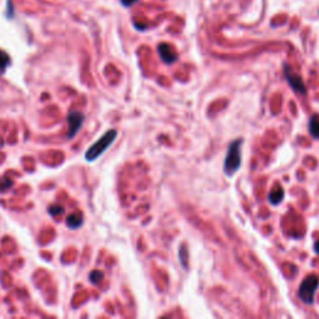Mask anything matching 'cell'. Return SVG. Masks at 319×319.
Returning <instances> with one entry per match:
<instances>
[{
    "label": "cell",
    "instance_id": "obj_1",
    "mask_svg": "<svg viewBox=\"0 0 319 319\" xmlns=\"http://www.w3.org/2000/svg\"><path fill=\"white\" fill-rule=\"evenodd\" d=\"M116 136H118V131H116V130H109V131L106 132V134H103L94 145L90 146L89 150L85 153V158H86L87 161H94V160L100 157V156L113 145Z\"/></svg>",
    "mask_w": 319,
    "mask_h": 319
},
{
    "label": "cell",
    "instance_id": "obj_2",
    "mask_svg": "<svg viewBox=\"0 0 319 319\" xmlns=\"http://www.w3.org/2000/svg\"><path fill=\"white\" fill-rule=\"evenodd\" d=\"M241 145L242 139H237L232 141L230 146H228L225 166H223V170H225L226 175H228V176L235 174L239 169V166H241Z\"/></svg>",
    "mask_w": 319,
    "mask_h": 319
},
{
    "label": "cell",
    "instance_id": "obj_3",
    "mask_svg": "<svg viewBox=\"0 0 319 319\" xmlns=\"http://www.w3.org/2000/svg\"><path fill=\"white\" fill-rule=\"evenodd\" d=\"M319 286V278L315 275H310L303 279L302 284L299 287L298 297L305 304H313L314 296Z\"/></svg>",
    "mask_w": 319,
    "mask_h": 319
},
{
    "label": "cell",
    "instance_id": "obj_4",
    "mask_svg": "<svg viewBox=\"0 0 319 319\" xmlns=\"http://www.w3.org/2000/svg\"><path fill=\"white\" fill-rule=\"evenodd\" d=\"M284 76H286L287 81L291 85L292 89L296 92H299V94H305V85L303 82V80L298 74L293 73V70L291 69V66H288L286 64L284 65Z\"/></svg>",
    "mask_w": 319,
    "mask_h": 319
},
{
    "label": "cell",
    "instance_id": "obj_5",
    "mask_svg": "<svg viewBox=\"0 0 319 319\" xmlns=\"http://www.w3.org/2000/svg\"><path fill=\"white\" fill-rule=\"evenodd\" d=\"M85 116L84 114L79 113V111H71L68 116V137L75 136L78 131L81 129L82 124H84Z\"/></svg>",
    "mask_w": 319,
    "mask_h": 319
},
{
    "label": "cell",
    "instance_id": "obj_6",
    "mask_svg": "<svg viewBox=\"0 0 319 319\" xmlns=\"http://www.w3.org/2000/svg\"><path fill=\"white\" fill-rule=\"evenodd\" d=\"M158 55L164 63L172 64L177 60V54L174 50V47L169 44H160L158 45Z\"/></svg>",
    "mask_w": 319,
    "mask_h": 319
},
{
    "label": "cell",
    "instance_id": "obj_7",
    "mask_svg": "<svg viewBox=\"0 0 319 319\" xmlns=\"http://www.w3.org/2000/svg\"><path fill=\"white\" fill-rule=\"evenodd\" d=\"M308 129H309L310 135H312L314 139H319V115H313L309 120V124H308Z\"/></svg>",
    "mask_w": 319,
    "mask_h": 319
},
{
    "label": "cell",
    "instance_id": "obj_8",
    "mask_svg": "<svg viewBox=\"0 0 319 319\" xmlns=\"http://www.w3.org/2000/svg\"><path fill=\"white\" fill-rule=\"evenodd\" d=\"M283 197H284V191L282 187L276 188V190H273L272 192L268 195V199H270V202L272 204H279L282 202V199H283Z\"/></svg>",
    "mask_w": 319,
    "mask_h": 319
},
{
    "label": "cell",
    "instance_id": "obj_9",
    "mask_svg": "<svg viewBox=\"0 0 319 319\" xmlns=\"http://www.w3.org/2000/svg\"><path fill=\"white\" fill-rule=\"evenodd\" d=\"M66 225L70 228H79L82 225V216L80 214H73L66 219Z\"/></svg>",
    "mask_w": 319,
    "mask_h": 319
},
{
    "label": "cell",
    "instance_id": "obj_10",
    "mask_svg": "<svg viewBox=\"0 0 319 319\" xmlns=\"http://www.w3.org/2000/svg\"><path fill=\"white\" fill-rule=\"evenodd\" d=\"M10 65V57L8 52L0 50V71H4Z\"/></svg>",
    "mask_w": 319,
    "mask_h": 319
},
{
    "label": "cell",
    "instance_id": "obj_11",
    "mask_svg": "<svg viewBox=\"0 0 319 319\" xmlns=\"http://www.w3.org/2000/svg\"><path fill=\"white\" fill-rule=\"evenodd\" d=\"M90 279H91V282L97 283V282H100L101 279H102V273L99 272V271H95V272H92L91 275H90Z\"/></svg>",
    "mask_w": 319,
    "mask_h": 319
},
{
    "label": "cell",
    "instance_id": "obj_12",
    "mask_svg": "<svg viewBox=\"0 0 319 319\" xmlns=\"http://www.w3.org/2000/svg\"><path fill=\"white\" fill-rule=\"evenodd\" d=\"M63 211H64V208L61 206H51L49 208L50 215H52V216H55V215L63 214Z\"/></svg>",
    "mask_w": 319,
    "mask_h": 319
},
{
    "label": "cell",
    "instance_id": "obj_13",
    "mask_svg": "<svg viewBox=\"0 0 319 319\" xmlns=\"http://www.w3.org/2000/svg\"><path fill=\"white\" fill-rule=\"evenodd\" d=\"M137 0H121V4L124 5V7L129 8V7H131L132 4H135Z\"/></svg>",
    "mask_w": 319,
    "mask_h": 319
},
{
    "label": "cell",
    "instance_id": "obj_14",
    "mask_svg": "<svg viewBox=\"0 0 319 319\" xmlns=\"http://www.w3.org/2000/svg\"><path fill=\"white\" fill-rule=\"evenodd\" d=\"M314 249H315V252H317V253H319V239L317 242H315V244H314Z\"/></svg>",
    "mask_w": 319,
    "mask_h": 319
}]
</instances>
